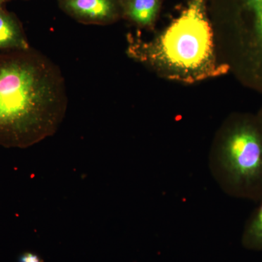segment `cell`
Here are the masks:
<instances>
[{"instance_id": "obj_12", "label": "cell", "mask_w": 262, "mask_h": 262, "mask_svg": "<svg viewBox=\"0 0 262 262\" xmlns=\"http://www.w3.org/2000/svg\"><path fill=\"white\" fill-rule=\"evenodd\" d=\"M2 2L1 0H0V5H1Z\"/></svg>"}, {"instance_id": "obj_4", "label": "cell", "mask_w": 262, "mask_h": 262, "mask_svg": "<svg viewBox=\"0 0 262 262\" xmlns=\"http://www.w3.org/2000/svg\"><path fill=\"white\" fill-rule=\"evenodd\" d=\"M232 21L243 63L262 88V0H232Z\"/></svg>"}, {"instance_id": "obj_8", "label": "cell", "mask_w": 262, "mask_h": 262, "mask_svg": "<svg viewBox=\"0 0 262 262\" xmlns=\"http://www.w3.org/2000/svg\"><path fill=\"white\" fill-rule=\"evenodd\" d=\"M250 215L243 232V246L251 251H262V198Z\"/></svg>"}, {"instance_id": "obj_3", "label": "cell", "mask_w": 262, "mask_h": 262, "mask_svg": "<svg viewBox=\"0 0 262 262\" xmlns=\"http://www.w3.org/2000/svg\"><path fill=\"white\" fill-rule=\"evenodd\" d=\"M210 172L227 195L257 202L262 198V125L257 117H234L224 126L210 153Z\"/></svg>"}, {"instance_id": "obj_1", "label": "cell", "mask_w": 262, "mask_h": 262, "mask_svg": "<svg viewBox=\"0 0 262 262\" xmlns=\"http://www.w3.org/2000/svg\"><path fill=\"white\" fill-rule=\"evenodd\" d=\"M67 107L64 79L47 57L0 51V146L24 149L53 136Z\"/></svg>"}, {"instance_id": "obj_10", "label": "cell", "mask_w": 262, "mask_h": 262, "mask_svg": "<svg viewBox=\"0 0 262 262\" xmlns=\"http://www.w3.org/2000/svg\"><path fill=\"white\" fill-rule=\"evenodd\" d=\"M256 117H257L258 121H259L260 124L262 125V111L261 112V113H260V115Z\"/></svg>"}, {"instance_id": "obj_9", "label": "cell", "mask_w": 262, "mask_h": 262, "mask_svg": "<svg viewBox=\"0 0 262 262\" xmlns=\"http://www.w3.org/2000/svg\"><path fill=\"white\" fill-rule=\"evenodd\" d=\"M18 262H43V260L36 253L25 252L19 257Z\"/></svg>"}, {"instance_id": "obj_7", "label": "cell", "mask_w": 262, "mask_h": 262, "mask_svg": "<svg viewBox=\"0 0 262 262\" xmlns=\"http://www.w3.org/2000/svg\"><path fill=\"white\" fill-rule=\"evenodd\" d=\"M160 7V0H126L127 16L141 27H150L154 23Z\"/></svg>"}, {"instance_id": "obj_2", "label": "cell", "mask_w": 262, "mask_h": 262, "mask_svg": "<svg viewBox=\"0 0 262 262\" xmlns=\"http://www.w3.org/2000/svg\"><path fill=\"white\" fill-rule=\"evenodd\" d=\"M129 56L173 80L193 82L222 75L228 67L215 59L213 33L203 0H192L178 18L149 42L133 41Z\"/></svg>"}, {"instance_id": "obj_6", "label": "cell", "mask_w": 262, "mask_h": 262, "mask_svg": "<svg viewBox=\"0 0 262 262\" xmlns=\"http://www.w3.org/2000/svg\"><path fill=\"white\" fill-rule=\"evenodd\" d=\"M30 48L23 29L15 19L0 10V51Z\"/></svg>"}, {"instance_id": "obj_5", "label": "cell", "mask_w": 262, "mask_h": 262, "mask_svg": "<svg viewBox=\"0 0 262 262\" xmlns=\"http://www.w3.org/2000/svg\"><path fill=\"white\" fill-rule=\"evenodd\" d=\"M63 9L86 24H106L117 16L115 0H61Z\"/></svg>"}, {"instance_id": "obj_11", "label": "cell", "mask_w": 262, "mask_h": 262, "mask_svg": "<svg viewBox=\"0 0 262 262\" xmlns=\"http://www.w3.org/2000/svg\"><path fill=\"white\" fill-rule=\"evenodd\" d=\"M3 1H5V0H1L2 3H3Z\"/></svg>"}]
</instances>
